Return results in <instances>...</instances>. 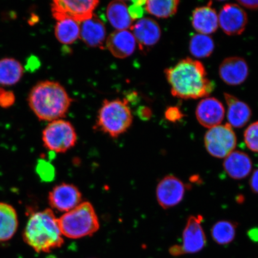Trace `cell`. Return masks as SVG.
Wrapping results in <instances>:
<instances>
[{
	"label": "cell",
	"mask_w": 258,
	"mask_h": 258,
	"mask_svg": "<svg viewBox=\"0 0 258 258\" xmlns=\"http://www.w3.org/2000/svg\"><path fill=\"white\" fill-rule=\"evenodd\" d=\"M164 73L171 93L176 98H206L214 91V83L208 78L205 68L199 60L185 58Z\"/></svg>",
	"instance_id": "1"
},
{
	"label": "cell",
	"mask_w": 258,
	"mask_h": 258,
	"mask_svg": "<svg viewBox=\"0 0 258 258\" xmlns=\"http://www.w3.org/2000/svg\"><path fill=\"white\" fill-rule=\"evenodd\" d=\"M72 101L63 87L52 81L38 83L28 96L29 106L35 115L50 122L66 117Z\"/></svg>",
	"instance_id": "2"
},
{
	"label": "cell",
	"mask_w": 258,
	"mask_h": 258,
	"mask_svg": "<svg viewBox=\"0 0 258 258\" xmlns=\"http://www.w3.org/2000/svg\"><path fill=\"white\" fill-rule=\"evenodd\" d=\"M58 219L52 210L34 213L29 218L23 233L26 243L38 253L50 252L63 244Z\"/></svg>",
	"instance_id": "3"
},
{
	"label": "cell",
	"mask_w": 258,
	"mask_h": 258,
	"mask_svg": "<svg viewBox=\"0 0 258 258\" xmlns=\"http://www.w3.org/2000/svg\"><path fill=\"white\" fill-rule=\"evenodd\" d=\"M61 233L72 239L89 236L99 229V222L95 209L89 202L79 206L58 219Z\"/></svg>",
	"instance_id": "4"
},
{
	"label": "cell",
	"mask_w": 258,
	"mask_h": 258,
	"mask_svg": "<svg viewBox=\"0 0 258 258\" xmlns=\"http://www.w3.org/2000/svg\"><path fill=\"white\" fill-rule=\"evenodd\" d=\"M133 116L126 100H105L98 113L97 127L112 138H117L131 126Z\"/></svg>",
	"instance_id": "5"
},
{
	"label": "cell",
	"mask_w": 258,
	"mask_h": 258,
	"mask_svg": "<svg viewBox=\"0 0 258 258\" xmlns=\"http://www.w3.org/2000/svg\"><path fill=\"white\" fill-rule=\"evenodd\" d=\"M44 147L56 153H66L76 145L75 128L69 121L59 119L51 121L43 132Z\"/></svg>",
	"instance_id": "6"
},
{
	"label": "cell",
	"mask_w": 258,
	"mask_h": 258,
	"mask_svg": "<svg viewBox=\"0 0 258 258\" xmlns=\"http://www.w3.org/2000/svg\"><path fill=\"white\" fill-rule=\"evenodd\" d=\"M206 150L213 157L223 159L234 151L237 138L233 127L227 123L209 128L205 137Z\"/></svg>",
	"instance_id": "7"
},
{
	"label": "cell",
	"mask_w": 258,
	"mask_h": 258,
	"mask_svg": "<svg viewBox=\"0 0 258 258\" xmlns=\"http://www.w3.org/2000/svg\"><path fill=\"white\" fill-rule=\"evenodd\" d=\"M99 3L96 0H54L51 10L56 21L70 19L81 23L92 17Z\"/></svg>",
	"instance_id": "8"
},
{
	"label": "cell",
	"mask_w": 258,
	"mask_h": 258,
	"mask_svg": "<svg viewBox=\"0 0 258 258\" xmlns=\"http://www.w3.org/2000/svg\"><path fill=\"white\" fill-rule=\"evenodd\" d=\"M219 25L228 35H240L244 31L247 24L246 12L240 5H225L218 15Z\"/></svg>",
	"instance_id": "9"
},
{
	"label": "cell",
	"mask_w": 258,
	"mask_h": 258,
	"mask_svg": "<svg viewBox=\"0 0 258 258\" xmlns=\"http://www.w3.org/2000/svg\"><path fill=\"white\" fill-rule=\"evenodd\" d=\"M185 192V186L181 180L173 175L167 176L157 185L158 203L164 209L174 207L182 201Z\"/></svg>",
	"instance_id": "10"
},
{
	"label": "cell",
	"mask_w": 258,
	"mask_h": 258,
	"mask_svg": "<svg viewBox=\"0 0 258 258\" xmlns=\"http://www.w3.org/2000/svg\"><path fill=\"white\" fill-rule=\"evenodd\" d=\"M51 207L59 212H68L82 202V194L76 186L61 183L54 186L48 195Z\"/></svg>",
	"instance_id": "11"
},
{
	"label": "cell",
	"mask_w": 258,
	"mask_h": 258,
	"mask_svg": "<svg viewBox=\"0 0 258 258\" xmlns=\"http://www.w3.org/2000/svg\"><path fill=\"white\" fill-rule=\"evenodd\" d=\"M203 217L201 215L191 216L187 221L182 235V254L196 253L206 246V238L202 226Z\"/></svg>",
	"instance_id": "12"
},
{
	"label": "cell",
	"mask_w": 258,
	"mask_h": 258,
	"mask_svg": "<svg viewBox=\"0 0 258 258\" xmlns=\"http://www.w3.org/2000/svg\"><path fill=\"white\" fill-rule=\"evenodd\" d=\"M220 78L228 85L235 86L244 83L249 76V67L241 57L226 58L219 66Z\"/></svg>",
	"instance_id": "13"
},
{
	"label": "cell",
	"mask_w": 258,
	"mask_h": 258,
	"mask_svg": "<svg viewBox=\"0 0 258 258\" xmlns=\"http://www.w3.org/2000/svg\"><path fill=\"white\" fill-rule=\"evenodd\" d=\"M223 104L215 98H205L200 101L196 108V115L199 123L211 128L220 125L225 116Z\"/></svg>",
	"instance_id": "14"
},
{
	"label": "cell",
	"mask_w": 258,
	"mask_h": 258,
	"mask_svg": "<svg viewBox=\"0 0 258 258\" xmlns=\"http://www.w3.org/2000/svg\"><path fill=\"white\" fill-rule=\"evenodd\" d=\"M131 29L141 50L154 46L161 38V31L159 24L151 18L140 19Z\"/></svg>",
	"instance_id": "15"
},
{
	"label": "cell",
	"mask_w": 258,
	"mask_h": 258,
	"mask_svg": "<svg viewBox=\"0 0 258 258\" xmlns=\"http://www.w3.org/2000/svg\"><path fill=\"white\" fill-rule=\"evenodd\" d=\"M105 44L113 56L124 59L134 52L137 41L131 31L116 30L106 38Z\"/></svg>",
	"instance_id": "16"
},
{
	"label": "cell",
	"mask_w": 258,
	"mask_h": 258,
	"mask_svg": "<svg viewBox=\"0 0 258 258\" xmlns=\"http://www.w3.org/2000/svg\"><path fill=\"white\" fill-rule=\"evenodd\" d=\"M87 46L102 47L106 42V29L101 20L93 15L80 23V37Z\"/></svg>",
	"instance_id": "17"
},
{
	"label": "cell",
	"mask_w": 258,
	"mask_h": 258,
	"mask_svg": "<svg viewBox=\"0 0 258 258\" xmlns=\"http://www.w3.org/2000/svg\"><path fill=\"white\" fill-rule=\"evenodd\" d=\"M224 98L228 106V124L232 127H243L249 122L251 117L249 106L227 93H224Z\"/></svg>",
	"instance_id": "18"
},
{
	"label": "cell",
	"mask_w": 258,
	"mask_h": 258,
	"mask_svg": "<svg viewBox=\"0 0 258 258\" xmlns=\"http://www.w3.org/2000/svg\"><path fill=\"white\" fill-rule=\"evenodd\" d=\"M225 172L232 178L241 179L249 175L252 162L247 154L241 151H233L225 158L224 162Z\"/></svg>",
	"instance_id": "19"
},
{
	"label": "cell",
	"mask_w": 258,
	"mask_h": 258,
	"mask_svg": "<svg viewBox=\"0 0 258 258\" xmlns=\"http://www.w3.org/2000/svg\"><path fill=\"white\" fill-rule=\"evenodd\" d=\"M192 25L199 34L210 35L218 30V15L210 6L196 8L192 13Z\"/></svg>",
	"instance_id": "20"
},
{
	"label": "cell",
	"mask_w": 258,
	"mask_h": 258,
	"mask_svg": "<svg viewBox=\"0 0 258 258\" xmlns=\"http://www.w3.org/2000/svg\"><path fill=\"white\" fill-rule=\"evenodd\" d=\"M106 16L112 27L117 30H127L133 25V19L124 2L114 1L109 3L106 9Z\"/></svg>",
	"instance_id": "21"
},
{
	"label": "cell",
	"mask_w": 258,
	"mask_h": 258,
	"mask_svg": "<svg viewBox=\"0 0 258 258\" xmlns=\"http://www.w3.org/2000/svg\"><path fill=\"white\" fill-rule=\"evenodd\" d=\"M17 213L11 205L0 203V241H8L18 230Z\"/></svg>",
	"instance_id": "22"
},
{
	"label": "cell",
	"mask_w": 258,
	"mask_h": 258,
	"mask_svg": "<svg viewBox=\"0 0 258 258\" xmlns=\"http://www.w3.org/2000/svg\"><path fill=\"white\" fill-rule=\"evenodd\" d=\"M24 69L20 62L14 58L0 59V85H16L24 76Z\"/></svg>",
	"instance_id": "23"
},
{
	"label": "cell",
	"mask_w": 258,
	"mask_h": 258,
	"mask_svg": "<svg viewBox=\"0 0 258 258\" xmlns=\"http://www.w3.org/2000/svg\"><path fill=\"white\" fill-rule=\"evenodd\" d=\"M80 23L70 19L57 21L54 34L60 43L73 44L80 37Z\"/></svg>",
	"instance_id": "24"
},
{
	"label": "cell",
	"mask_w": 258,
	"mask_h": 258,
	"mask_svg": "<svg viewBox=\"0 0 258 258\" xmlns=\"http://www.w3.org/2000/svg\"><path fill=\"white\" fill-rule=\"evenodd\" d=\"M179 3L178 0H149L145 2V9L157 18H167L176 14Z\"/></svg>",
	"instance_id": "25"
},
{
	"label": "cell",
	"mask_w": 258,
	"mask_h": 258,
	"mask_svg": "<svg viewBox=\"0 0 258 258\" xmlns=\"http://www.w3.org/2000/svg\"><path fill=\"white\" fill-rule=\"evenodd\" d=\"M189 48L194 57L199 59L208 57L214 50V41L208 35L196 34L190 40Z\"/></svg>",
	"instance_id": "26"
},
{
	"label": "cell",
	"mask_w": 258,
	"mask_h": 258,
	"mask_svg": "<svg viewBox=\"0 0 258 258\" xmlns=\"http://www.w3.org/2000/svg\"><path fill=\"white\" fill-rule=\"evenodd\" d=\"M236 227V225L231 221L217 222L211 229L213 240L218 244H230L234 239Z\"/></svg>",
	"instance_id": "27"
},
{
	"label": "cell",
	"mask_w": 258,
	"mask_h": 258,
	"mask_svg": "<svg viewBox=\"0 0 258 258\" xmlns=\"http://www.w3.org/2000/svg\"><path fill=\"white\" fill-rule=\"evenodd\" d=\"M244 139L247 148L253 152L258 153V121L251 124L246 128Z\"/></svg>",
	"instance_id": "28"
},
{
	"label": "cell",
	"mask_w": 258,
	"mask_h": 258,
	"mask_svg": "<svg viewBox=\"0 0 258 258\" xmlns=\"http://www.w3.org/2000/svg\"><path fill=\"white\" fill-rule=\"evenodd\" d=\"M16 96L11 90L0 88V106L3 108H9L15 104Z\"/></svg>",
	"instance_id": "29"
},
{
	"label": "cell",
	"mask_w": 258,
	"mask_h": 258,
	"mask_svg": "<svg viewBox=\"0 0 258 258\" xmlns=\"http://www.w3.org/2000/svg\"><path fill=\"white\" fill-rule=\"evenodd\" d=\"M37 172L42 179L44 180H51L54 178L53 167L46 161H42L37 166Z\"/></svg>",
	"instance_id": "30"
},
{
	"label": "cell",
	"mask_w": 258,
	"mask_h": 258,
	"mask_svg": "<svg viewBox=\"0 0 258 258\" xmlns=\"http://www.w3.org/2000/svg\"><path fill=\"white\" fill-rule=\"evenodd\" d=\"M143 1L134 2V4L128 8L129 14L134 20L140 19L143 16L144 14V9L143 6L145 4Z\"/></svg>",
	"instance_id": "31"
},
{
	"label": "cell",
	"mask_w": 258,
	"mask_h": 258,
	"mask_svg": "<svg viewBox=\"0 0 258 258\" xmlns=\"http://www.w3.org/2000/svg\"><path fill=\"white\" fill-rule=\"evenodd\" d=\"M183 116H184V114L176 106H171V107L167 108L165 112L166 118L171 122L178 121L181 120Z\"/></svg>",
	"instance_id": "32"
},
{
	"label": "cell",
	"mask_w": 258,
	"mask_h": 258,
	"mask_svg": "<svg viewBox=\"0 0 258 258\" xmlns=\"http://www.w3.org/2000/svg\"><path fill=\"white\" fill-rule=\"evenodd\" d=\"M138 115L142 120H147L152 115V112H151L150 108L146 107V106H142L138 109Z\"/></svg>",
	"instance_id": "33"
},
{
	"label": "cell",
	"mask_w": 258,
	"mask_h": 258,
	"mask_svg": "<svg viewBox=\"0 0 258 258\" xmlns=\"http://www.w3.org/2000/svg\"><path fill=\"white\" fill-rule=\"evenodd\" d=\"M250 188L254 193L258 194V169L254 171L250 179Z\"/></svg>",
	"instance_id": "34"
},
{
	"label": "cell",
	"mask_w": 258,
	"mask_h": 258,
	"mask_svg": "<svg viewBox=\"0 0 258 258\" xmlns=\"http://www.w3.org/2000/svg\"><path fill=\"white\" fill-rule=\"evenodd\" d=\"M240 6L250 10L258 9V1H238Z\"/></svg>",
	"instance_id": "35"
},
{
	"label": "cell",
	"mask_w": 258,
	"mask_h": 258,
	"mask_svg": "<svg viewBox=\"0 0 258 258\" xmlns=\"http://www.w3.org/2000/svg\"><path fill=\"white\" fill-rule=\"evenodd\" d=\"M47 258H57V257H54L53 256H51L48 257Z\"/></svg>",
	"instance_id": "36"
}]
</instances>
